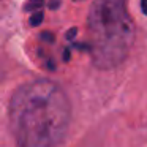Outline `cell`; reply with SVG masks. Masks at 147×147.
<instances>
[{"mask_svg":"<svg viewBox=\"0 0 147 147\" xmlns=\"http://www.w3.org/2000/svg\"><path fill=\"white\" fill-rule=\"evenodd\" d=\"M8 122L16 147H59L70 130L71 101L55 81H29L11 95Z\"/></svg>","mask_w":147,"mask_h":147,"instance_id":"obj_1","label":"cell"},{"mask_svg":"<svg viewBox=\"0 0 147 147\" xmlns=\"http://www.w3.org/2000/svg\"><path fill=\"white\" fill-rule=\"evenodd\" d=\"M87 32L93 67L103 71L120 67L136 36L127 0H93L87 16Z\"/></svg>","mask_w":147,"mask_h":147,"instance_id":"obj_2","label":"cell"},{"mask_svg":"<svg viewBox=\"0 0 147 147\" xmlns=\"http://www.w3.org/2000/svg\"><path fill=\"white\" fill-rule=\"evenodd\" d=\"M43 7H45V0H29L24 5V10L27 13H35V11H40Z\"/></svg>","mask_w":147,"mask_h":147,"instance_id":"obj_3","label":"cell"},{"mask_svg":"<svg viewBox=\"0 0 147 147\" xmlns=\"http://www.w3.org/2000/svg\"><path fill=\"white\" fill-rule=\"evenodd\" d=\"M43 19H45V14H43V11H35V13H32V18H30V26L32 27H36L40 26V24L43 22Z\"/></svg>","mask_w":147,"mask_h":147,"instance_id":"obj_4","label":"cell"},{"mask_svg":"<svg viewBox=\"0 0 147 147\" xmlns=\"http://www.w3.org/2000/svg\"><path fill=\"white\" fill-rule=\"evenodd\" d=\"M48 7L51 8V10H57V8L60 7V0H51L48 3Z\"/></svg>","mask_w":147,"mask_h":147,"instance_id":"obj_5","label":"cell"},{"mask_svg":"<svg viewBox=\"0 0 147 147\" xmlns=\"http://www.w3.org/2000/svg\"><path fill=\"white\" fill-rule=\"evenodd\" d=\"M76 35H78V29H70V30H68V33H67V38L68 40H73Z\"/></svg>","mask_w":147,"mask_h":147,"instance_id":"obj_6","label":"cell"},{"mask_svg":"<svg viewBox=\"0 0 147 147\" xmlns=\"http://www.w3.org/2000/svg\"><path fill=\"white\" fill-rule=\"evenodd\" d=\"M141 11L147 16V0H141Z\"/></svg>","mask_w":147,"mask_h":147,"instance_id":"obj_7","label":"cell"},{"mask_svg":"<svg viewBox=\"0 0 147 147\" xmlns=\"http://www.w3.org/2000/svg\"><path fill=\"white\" fill-rule=\"evenodd\" d=\"M41 38H43V40H46V41H54V36H52L51 33H48V32H46V33H43V35H41Z\"/></svg>","mask_w":147,"mask_h":147,"instance_id":"obj_8","label":"cell"},{"mask_svg":"<svg viewBox=\"0 0 147 147\" xmlns=\"http://www.w3.org/2000/svg\"><path fill=\"white\" fill-rule=\"evenodd\" d=\"M78 2H79V0H78Z\"/></svg>","mask_w":147,"mask_h":147,"instance_id":"obj_9","label":"cell"}]
</instances>
